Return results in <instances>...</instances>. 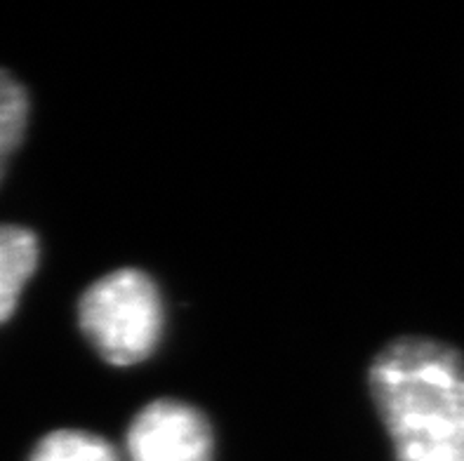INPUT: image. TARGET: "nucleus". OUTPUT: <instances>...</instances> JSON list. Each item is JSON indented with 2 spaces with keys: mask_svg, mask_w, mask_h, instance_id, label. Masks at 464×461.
I'll return each mask as SVG.
<instances>
[{
  "mask_svg": "<svg viewBox=\"0 0 464 461\" xmlns=\"http://www.w3.org/2000/svg\"><path fill=\"white\" fill-rule=\"evenodd\" d=\"M78 327L94 353L113 368L153 356L163 339L165 306L147 271L125 266L102 275L78 299Z\"/></svg>",
  "mask_w": 464,
  "mask_h": 461,
  "instance_id": "2",
  "label": "nucleus"
},
{
  "mask_svg": "<svg viewBox=\"0 0 464 461\" xmlns=\"http://www.w3.org/2000/svg\"><path fill=\"white\" fill-rule=\"evenodd\" d=\"M41 245L31 228L0 224V322L10 321L31 275L38 269Z\"/></svg>",
  "mask_w": 464,
  "mask_h": 461,
  "instance_id": "4",
  "label": "nucleus"
},
{
  "mask_svg": "<svg viewBox=\"0 0 464 461\" xmlns=\"http://www.w3.org/2000/svg\"><path fill=\"white\" fill-rule=\"evenodd\" d=\"M29 92L10 71L0 69V181L5 177L10 158L22 147L29 130Z\"/></svg>",
  "mask_w": 464,
  "mask_h": 461,
  "instance_id": "5",
  "label": "nucleus"
},
{
  "mask_svg": "<svg viewBox=\"0 0 464 461\" xmlns=\"http://www.w3.org/2000/svg\"><path fill=\"white\" fill-rule=\"evenodd\" d=\"M29 461H121L109 440L78 428H59L43 436Z\"/></svg>",
  "mask_w": 464,
  "mask_h": 461,
  "instance_id": "6",
  "label": "nucleus"
},
{
  "mask_svg": "<svg viewBox=\"0 0 464 461\" xmlns=\"http://www.w3.org/2000/svg\"><path fill=\"white\" fill-rule=\"evenodd\" d=\"M365 381L394 461H464V351L396 337L372 356Z\"/></svg>",
  "mask_w": 464,
  "mask_h": 461,
  "instance_id": "1",
  "label": "nucleus"
},
{
  "mask_svg": "<svg viewBox=\"0 0 464 461\" xmlns=\"http://www.w3.org/2000/svg\"><path fill=\"white\" fill-rule=\"evenodd\" d=\"M125 450L130 461H212L215 431L194 405L159 398L132 417Z\"/></svg>",
  "mask_w": 464,
  "mask_h": 461,
  "instance_id": "3",
  "label": "nucleus"
}]
</instances>
